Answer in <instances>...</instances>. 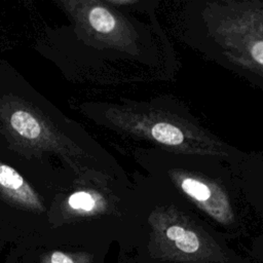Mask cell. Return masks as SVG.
<instances>
[{"mask_svg": "<svg viewBox=\"0 0 263 263\" xmlns=\"http://www.w3.org/2000/svg\"><path fill=\"white\" fill-rule=\"evenodd\" d=\"M0 135L9 149L45 165L85 172L81 127L0 59Z\"/></svg>", "mask_w": 263, "mask_h": 263, "instance_id": "1", "label": "cell"}, {"mask_svg": "<svg viewBox=\"0 0 263 263\" xmlns=\"http://www.w3.org/2000/svg\"><path fill=\"white\" fill-rule=\"evenodd\" d=\"M73 174L30 160L0 144V235L7 245L50 230L51 203Z\"/></svg>", "mask_w": 263, "mask_h": 263, "instance_id": "2", "label": "cell"}, {"mask_svg": "<svg viewBox=\"0 0 263 263\" xmlns=\"http://www.w3.org/2000/svg\"><path fill=\"white\" fill-rule=\"evenodd\" d=\"M89 240L49 230L9 245L4 263H97Z\"/></svg>", "mask_w": 263, "mask_h": 263, "instance_id": "3", "label": "cell"}, {"mask_svg": "<svg viewBox=\"0 0 263 263\" xmlns=\"http://www.w3.org/2000/svg\"><path fill=\"white\" fill-rule=\"evenodd\" d=\"M166 237L175 242V246L183 253L193 254L200 248V241L197 235L185 228L173 225L165 230Z\"/></svg>", "mask_w": 263, "mask_h": 263, "instance_id": "4", "label": "cell"}, {"mask_svg": "<svg viewBox=\"0 0 263 263\" xmlns=\"http://www.w3.org/2000/svg\"><path fill=\"white\" fill-rule=\"evenodd\" d=\"M151 133L156 141L165 145H179L184 140V135L181 129L166 122L156 123L152 127Z\"/></svg>", "mask_w": 263, "mask_h": 263, "instance_id": "5", "label": "cell"}, {"mask_svg": "<svg viewBox=\"0 0 263 263\" xmlns=\"http://www.w3.org/2000/svg\"><path fill=\"white\" fill-rule=\"evenodd\" d=\"M182 189L198 201H205L211 196V191L203 183L196 180L185 179L182 181Z\"/></svg>", "mask_w": 263, "mask_h": 263, "instance_id": "6", "label": "cell"}, {"mask_svg": "<svg viewBox=\"0 0 263 263\" xmlns=\"http://www.w3.org/2000/svg\"><path fill=\"white\" fill-rule=\"evenodd\" d=\"M251 53L256 62L263 65V41L255 43L251 49Z\"/></svg>", "mask_w": 263, "mask_h": 263, "instance_id": "7", "label": "cell"}, {"mask_svg": "<svg viewBox=\"0 0 263 263\" xmlns=\"http://www.w3.org/2000/svg\"><path fill=\"white\" fill-rule=\"evenodd\" d=\"M7 243H6V241L4 240V238L0 235V253L3 251V249L5 248V246H6Z\"/></svg>", "mask_w": 263, "mask_h": 263, "instance_id": "8", "label": "cell"}, {"mask_svg": "<svg viewBox=\"0 0 263 263\" xmlns=\"http://www.w3.org/2000/svg\"><path fill=\"white\" fill-rule=\"evenodd\" d=\"M0 144H6V143H5V141L3 140V138L1 137V135H0Z\"/></svg>", "mask_w": 263, "mask_h": 263, "instance_id": "9", "label": "cell"}]
</instances>
